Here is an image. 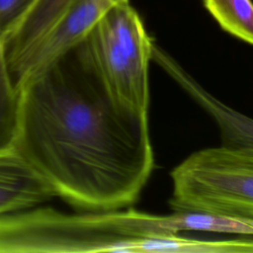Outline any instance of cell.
Segmentation results:
<instances>
[{"label": "cell", "mask_w": 253, "mask_h": 253, "mask_svg": "<svg viewBox=\"0 0 253 253\" xmlns=\"http://www.w3.org/2000/svg\"><path fill=\"white\" fill-rule=\"evenodd\" d=\"M76 0H25L2 35L11 58L30 45L55 23Z\"/></svg>", "instance_id": "obj_7"}, {"label": "cell", "mask_w": 253, "mask_h": 253, "mask_svg": "<svg viewBox=\"0 0 253 253\" xmlns=\"http://www.w3.org/2000/svg\"><path fill=\"white\" fill-rule=\"evenodd\" d=\"M19 106V91L10 72L7 44L0 36V147L12 143Z\"/></svg>", "instance_id": "obj_10"}, {"label": "cell", "mask_w": 253, "mask_h": 253, "mask_svg": "<svg viewBox=\"0 0 253 253\" xmlns=\"http://www.w3.org/2000/svg\"><path fill=\"white\" fill-rule=\"evenodd\" d=\"M12 144L74 208L134 204L154 166L148 118L117 107L78 47L19 90Z\"/></svg>", "instance_id": "obj_1"}, {"label": "cell", "mask_w": 253, "mask_h": 253, "mask_svg": "<svg viewBox=\"0 0 253 253\" xmlns=\"http://www.w3.org/2000/svg\"><path fill=\"white\" fill-rule=\"evenodd\" d=\"M25 0H0V36L21 10Z\"/></svg>", "instance_id": "obj_11"}, {"label": "cell", "mask_w": 253, "mask_h": 253, "mask_svg": "<svg viewBox=\"0 0 253 253\" xmlns=\"http://www.w3.org/2000/svg\"><path fill=\"white\" fill-rule=\"evenodd\" d=\"M170 176L174 211L253 218V145L201 149Z\"/></svg>", "instance_id": "obj_3"}, {"label": "cell", "mask_w": 253, "mask_h": 253, "mask_svg": "<svg viewBox=\"0 0 253 253\" xmlns=\"http://www.w3.org/2000/svg\"><path fill=\"white\" fill-rule=\"evenodd\" d=\"M57 197L47 180L11 143L0 147V215Z\"/></svg>", "instance_id": "obj_6"}, {"label": "cell", "mask_w": 253, "mask_h": 253, "mask_svg": "<svg viewBox=\"0 0 253 253\" xmlns=\"http://www.w3.org/2000/svg\"><path fill=\"white\" fill-rule=\"evenodd\" d=\"M126 1L128 0H76L36 41L8 58L17 89L75 49L113 7Z\"/></svg>", "instance_id": "obj_5"}, {"label": "cell", "mask_w": 253, "mask_h": 253, "mask_svg": "<svg viewBox=\"0 0 253 253\" xmlns=\"http://www.w3.org/2000/svg\"><path fill=\"white\" fill-rule=\"evenodd\" d=\"M219 26L230 35L253 45V3L251 0H204Z\"/></svg>", "instance_id": "obj_9"}, {"label": "cell", "mask_w": 253, "mask_h": 253, "mask_svg": "<svg viewBox=\"0 0 253 253\" xmlns=\"http://www.w3.org/2000/svg\"><path fill=\"white\" fill-rule=\"evenodd\" d=\"M153 42L128 1L113 7L77 46L120 109L148 118Z\"/></svg>", "instance_id": "obj_2"}, {"label": "cell", "mask_w": 253, "mask_h": 253, "mask_svg": "<svg viewBox=\"0 0 253 253\" xmlns=\"http://www.w3.org/2000/svg\"><path fill=\"white\" fill-rule=\"evenodd\" d=\"M126 253L180 252V253H253V238L203 240L184 237L181 234L131 241L126 245Z\"/></svg>", "instance_id": "obj_8"}, {"label": "cell", "mask_w": 253, "mask_h": 253, "mask_svg": "<svg viewBox=\"0 0 253 253\" xmlns=\"http://www.w3.org/2000/svg\"><path fill=\"white\" fill-rule=\"evenodd\" d=\"M103 252H117L123 244L153 238H166L182 231H209L253 236V218L202 212H176L159 215L132 209L99 211Z\"/></svg>", "instance_id": "obj_4"}]
</instances>
